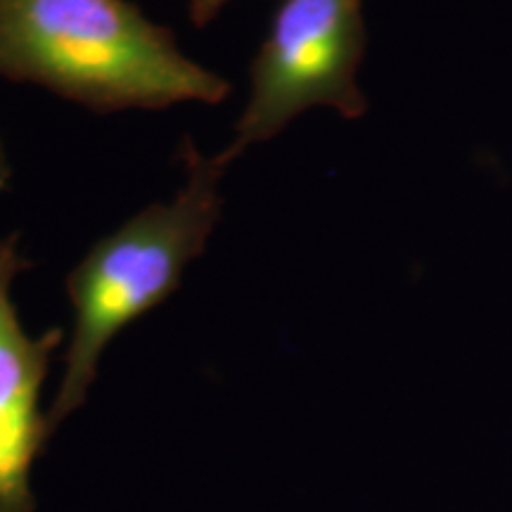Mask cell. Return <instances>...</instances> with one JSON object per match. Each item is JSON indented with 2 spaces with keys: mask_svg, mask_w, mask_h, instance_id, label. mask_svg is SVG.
Returning a JSON list of instances; mask_svg holds the SVG:
<instances>
[{
  "mask_svg": "<svg viewBox=\"0 0 512 512\" xmlns=\"http://www.w3.org/2000/svg\"><path fill=\"white\" fill-rule=\"evenodd\" d=\"M0 76L105 114L230 95L131 0H0Z\"/></svg>",
  "mask_w": 512,
  "mask_h": 512,
  "instance_id": "1",
  "label": "cell"
},
{
  "mask_svg": "<svg viewBox=\"0 0 512 512\" xmlns=\"http://www.w3.org/2000/svg\"><path fill=\"white\" fill-rule=\"evenodd\" d=\"M183 185L166 202H152L88 249L67 275L74 323L60 389L50 406L53 427L79 411L107 347L181 287L221 221V181L235 162L228 150L202 155L185 143Z\"/></svg>",
  "mask_w": 512,
  "mask_h": 512,
  "instance_id": "2",
  "label": "cell"
},
{
  "mask_svg": "<svg viewBox=\"0 0 512 512\" xmlns=\"http://www.w3.org/2000/svg\"><path fill=\"white\" fill-rule=\"evenodd\" d=\"M366 41L363 0H280L249 67V100L226 147L230 157L275 138L313 107L363 117L358 67Z\"/></svg>",
  "mask_w": 512,
  "mask_h": 512,
  "instance_id": "3",
  "label": "cell"
},
{
  "mask_svg": "<svg viewBox=\"0 0 512 512\" xmlns=\"http://www.w3.org/2000/svg\"><path fill=\"white\" fill-rule=\"evenodd\" d=\"M29 266L15 235L0 238V512H34L31 470L55 432L41 394L64 335L62 328L38 337L24 330L12 285Z\"/></svg>",
  "mask_w": 512,
  "mask_h": 512,
  "instance_id": "4",
  "label": "cell"
},
{
  "mask_svg": "<svg viewBox=\"0 0 512 512\" xmlns=\"http://www.w3.org/2000/svg\"><path fill=\"white\" fill-rule=\"evenodd\" d=\"M228 0H188V12L195 27H207L211 19L219 17Z\"/></svg>",
  "mask_w": 512,
  "mask_h": 512,
  "instance_id": "5",
  "label": "cell"
},
{
  "mask_svg": "<svg viewBox=\"0 0 512 512\" xmlns=\"http://www.w3.org/2000/svg\"><path fill=\"white\" fill-rule=\"evenodd\" d=\"M10 176H12L10 162H8V157H5L3 143H0V192H3L10 185Z\"/></svg>",
  "mask_w": 512,
  "mask_h": 512,
  "instance_id": "6",
  "label": "cell"
}]
</instances>
